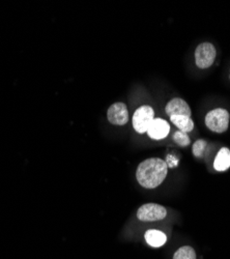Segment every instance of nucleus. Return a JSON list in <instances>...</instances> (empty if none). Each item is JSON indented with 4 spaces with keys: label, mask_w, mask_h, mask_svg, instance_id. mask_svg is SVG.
<instances>
[{
    "label": "nucleus",
    "mask_w": 230,
    "mask_h": 259,
    "mask_svg": "<svg viewBox=\"0 0 230 259\" xmlns=\"http://www.w3.org/2000/svg\"><path fill=\"white\" fill-rule=\"evenodd\" d=\"M155 119V111L151 106H141L133 115V126L139 134H144Z\"/></svg>",
    "instance_id": "4"
},
{
    "label": "nucleus",
    "mask_w": 230,
    "mask_h": 259,
    "mask_svg": "<svg viewBox=\"0 0 230 259\" xmlns=\"http://www.w3.org/2000/svg\"><path fill=\"white\" fill-rule=\"evenodd\" d=\"M144 240L150 247L152 248H161L166 245L168 241V236L161 230L150 229L145 232Z\"/></svg>",
    "instance_id": "9"
},
{
    "label": "nucleus",
    "mask_w": 230,
    "mask_h": 259,
    "mask_svg": "<svg viewBox=\"0 0 230 259\" xmlns=\"http://www.w3.org/2000/svg\"><path fill=\"white\" fill-rule=\"evenodd\" d=\"M169 132L170 125L168 122L163 118H155L146 133L154 140H162L168 136Z\"/></svg>",
    "instance_id": "8"
},
{
    "label": "nucleus",
    "mask_w": 230,
    "mask_h": 259,
    "mask_svg": "<svg viewBox=\"0 0 230 259\" xmlns=\"http://www.w3.org/2000/svg\"><path fill=\"white\" fill-rule=\"evenodd\" d=\"M230 168V149L222 147L214 161V169L218 172L227 171Z\"/></svg>",
    "instance_id": "10"
},
{
    "label": "nucleus",
    "mask_w": 230,
    "mask_h": 259,
    "mask_svg": "<svg viewBox=\"0 0 230 259\" xmlns=\"http://www.w3.org/2000/svg\"><path fill=\"white\" fill-rule=\"evenodd\" d=\"M168 175V165L160 158L142 161L136 170V180L144 189H156L163 184Z\"/></svg>",
    "instance_id": "1"
},
{
    "label": "nucleus",
    "mask_w": 230,
    "mask_h": 259,
    "mask_svg": "<svg viewBox=\"0 0 230 259\" xmlns=\"http://www.w3.org/2000/svg\"><path fill=\"white\" fill-rule=\"evenodd\" d=\"M167 217V208L158 203H145L137 210V219L141 222H157Z\"/></svg>",
    "instance_id": "3"
},
{
    "label": "nucleus",
    "mask_w": 230,
    "mask_h": 259,
    "mask_svg": "<svg viewBox=\"0 0 230 259\" xmlns=\"http://www.w3.org/2000/svg\"><path fill=\"white\" fill-rule=\"evenodd\" d=\"M229 113L223 108H217L205 115V124L215 133H224L229 125Z\"/></svg>",
    "instance_id": "2"
},
{
    "label": "nucleus",
    "mask_w": 230,
    "mask_h": 259,
    "mask_svg": "<svg viewBox=\"0 0 230 259\" xmlns=\"http://www.w3.org/2000/svg\"><path fill=\"white\" fill-rule=\"evenodd\" d=\"M165 111L169 117L173 115H185V116H189L191 117V108L188 105V103L180 99V98H174L168 102V104L166 105Z\"/></svg>",
    "instance_id": "7"
},
{
    "label": "nucleus",
    "mask_w": 230,
    "mask_h": 259,
    "mask_svg": "<svg viewBox=\"0 0 230 259\" xmlns=\"http://www.w3.org/2000/svg\"><path fill=\"white\" fill-rule=\"evenodd\" d=\"M173 140L177 145H179L181 147H187L188 145H190V143H191L190 137L188 136L187 133H183L181 131H176L173 134Z\"/></svg>",
    "instance_id": "13"
},
{
    "label": "nucleus",
    "mask_w": 230,
    "mask_h": 259,
    "mask_svg": "<svg viewBox=\"0 0 230 259\" xmlns=\"http://www.w3.org/2000/svg\"><path fill=\"white\" fill-rule=\"evenodd\" d=\"M107 118L114 125H123L129 121V112L123 103L112 104L107 111Z\"/></svg>",
    "instance_id": "6"
},
{
    "label": "nucleus",
    "mask_w": 230,
    "mask_h": 259,
    "mask_svg": "<svg viewBox=\"0 0 230 259\" xmlns=\"http://www.w3.org/2000/svg\"><path fill=\"white\" fill-rule=\"evenodd\" d=\"M172 259H197V253L192 246L185 245L174 252Z\"/></svg>",
    "instance_id": "12"
},
{
    "label": "nucleus",
    "mask_w": 230,
    "mask_h": 259,
    "mask_svg": "<svg viewBox=\"0 0 230 259\" xmlns=\"http://www.w3.org/2000/svg\"><path fill=\"white\" fill-rule=\"evenodd\" d=\"M207 146V142L203 139H199L197 140L194 144H193V155L195 158H202L205 149Z\"/></svg>",
    "instance_id": "14"
},
{
    "label": "nucleus",
    "mask_w": 230,
    "mask_h": 259,
    "mask_svg": "<svg viewBox=\"0 0 230 259\" xmlns=\"http://www.w3.org/2000/svg\"><path fill=\"white\" fill-rule=\"evenodd\" d=\"M172 123L176 125L179 131L183 133H190L193 131L194 128V122L189 116H185V115H173L170 117Z\"/></svg>",
    "instance_id": "11"
},
{
    "label": "nucleus",
    "mask_w": 230,
    "mask_h": 259,
    "mask_svg": "<svg viewBox=\"0 0 230 259\" xmlns=\"http://www.w3.org/2000/svg\"><path fill=\"white\" fill-rule=\"evenodd\" d=\"M216 59V48L211 42H202L195 50V62L199 69H208Z\"/></svg>",
    "instance_id": "5"
}]
</instances>
